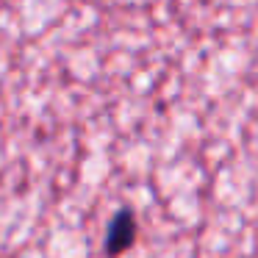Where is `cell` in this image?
Returning <instances> with one entry per match:
<instances>
[{
	"label": "cell",
	"instance_id": "cell-1",
	"mask_svg": "<svg viewBox=\"0 0 258 258\" xmlns=\"http://www.w3.org/2000/svg\"><path fill=\"white\" fill-rule=\"evenodd\" d=\"M136 239V219H134V211L131 208H122V211L114 217L111 228H108V236H106V252L108 255H119L125 252Z\"/></svg>",
	"mask_w": 258,
	"mask_h": 258
}]
</instances>
